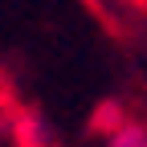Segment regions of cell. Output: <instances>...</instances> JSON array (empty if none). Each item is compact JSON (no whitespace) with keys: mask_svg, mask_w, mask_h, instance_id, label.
<instances>
[{"mask_svg":"<svg viewBox=\"0 0 147 147\" xmlns=\"http://www.w3.org/2000/svg\"><path fill=\"white\" fill-rule=\"evenodd\" d=\"M106 147H147V127L123 119V123H115V131L106 135Z\"/></svg>","mask_w":147,"mask_h":147,"instance_id":"obj_1","label":"cell"}]
</instances>
